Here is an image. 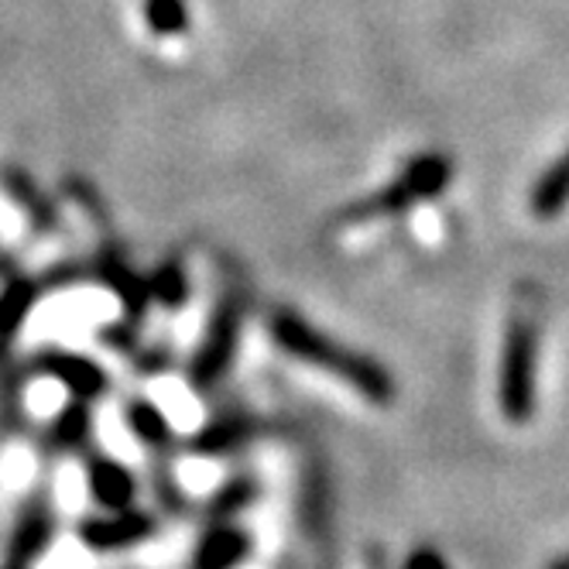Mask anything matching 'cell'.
<instances>
[{
  "mask_svg": "<svg viewBox=\"0 0 569 569\" xmlns=\"http://www.w3.org/2000/svg\"><path fill=\"white\" fill-rule=\"evenodd\" d=\"M87 487H90V498L103 511L134 508V498H138V480L120 457H103V460L90 463L87 467Z\"/></svg>",
  "mask_w": 569,
  "mask_h": 569,
  "instance_id": "52a82bcc",
  "label": "cell"
},
{
  "mask_svg": "<svg viewBox=\"0 0 569 569\" xmlns=\"http://www.w3.org/2000/svg\"><path fill=\"white\" fill-rule=\"evenodd\" d=\"M158 281H161V284H158V292H161V299H166V302L179 306V302L186 299V278L179 274V268H169Z\"/></svg>",
  "mask_w": 569,
  "mask_h": 569,
  "instance_id": "8fae6325",
  "label": "cell"
},
{
  "mask_svg": "<svg viewBox=\"0 0 569 569\" xmlns=\"http://www.w3.org/2000/svg\"><path fill=\"white\" fill-rule=\"evenodd\" d=\"M251 552V532L237 518H220L192 552V569H240Z\"/></svg>",
  "mask_w": 569,
  "mask_h": 569,
  "instance_id": "8992f818",
  "label": "cell"
},
{
  "mask_svg": "<svg viewBox=\"0 0 569 569\" xmlns=\"http://www.w3.org/2000/svg\"><path fill=\"white\" fill-rule=\"evenodd\" d=\"M405 569H446V562L439 559V552H432V549H419L412 559H409V566Z\"/></svg>",
  "mask_w": 569,
  "mask_h": 569,
  "instance_id": "7c38bea8",
  "label": "cell"
},
{
  "mask_svg": "<svg viewBox=\"0 0 569 569\" xmlns=\"http://www.w3.org/2000/svg\"><path fill=\"white\" fill-rule=\"evenodd\" d=\"M536 357H539V322L532 309H521L508 322L501 350V381L498 398L508 422L525 426L536 409Z\"/></svg>",
  "mask_w": 569,
  "mask_h": 569,
  "instance_id": "7a4b0ae2",
  "label": "cell"
},
{
  "mask_svg": "<svg viewBox=\"0 0 569 569\" xmlns=\"http://www.w3.org/2000/svg\"><path fill=\"white\" fill-rule=\"evenodd\" d=\"M569 207V148L539 176L532 189V213L539 220H552Z\"/></svg>",
  "mask_w": 569,
  "mask_h": 569,
  "instance_id": "ba28073f",
  "label": "cell"
},
{
  "mask_svg": "<svg viewBox=\"0 0 569 569\" xmlns=\"http://www.w3.org/2000/svg\"><path fill=\"white\" fill-rule=\"evenodd\" d=\"M240 316H243V302L237 296H227L213 316H210V327L202 333V343L192 357V368H189V381L196 388H210L213 381H220L233 360L237 350V337H240Z\"/></svg>",
  "mask_w": 569,
  "mask_h": 569,
  "instance_id": "3957f363",
  "label": "cell"
},
{
  "mask_svg": "<svg viewBox=\"0 0 569 569\" xmlns=\"http://www.w3.org/2000/svg\"><path fill=\"white\" fill-rule=\"evenodd\" d=\"M46 368L56 371V375L69 385V391H72L79 401L97 398V395L107 388V375L97 368V363H90V360H79V357H52V360H46Z\"/></svg>",
  "mask_w": 569,
  "mask_h": 569,
  "instance_id": "9c48e42d",
  "label": "cell"
},
{
  "mask_svg": "<svg viewBox=\"0 0 569 569\" xmlns=\"http://www.w3.org/2000/svg\"><path fill=\"white\" fill-rule=\"evenodd\" d=\"M546 569H569V556H559L556 562H549Z\"/></svg>",
  "mask_w": 569,
  "mask_h": 569,
  "instance_id": "4fadbf2b",
  "label": "cell"
},
{
  "mask_svg": "<svg viewBox=\"0 0 569 569\" xmlns=\"http://www.w3.org/2000/svg\"><path fill=\"white\" fill-rule=\"evenodd\" d=\"M268 333L284 357H292L296 363H302V368L322 378H333L337 385L353 391L360 401L375 405V409H385V405L395 401V381L381 363H375L371 357H363L357 350H347L343 343L330 337H322L306 319L278 309L268 319Z\"/></svg>",
  "mask_w": 569,
  "mask_h": 569,
  "instance_id": "6da1fadb",
  "label": "cell"
},
{
  "mask_svg": "<svg viewBox=\"0 0 569 569\" xmlns=\"http://www.w3.org/2000/svg\"><path fill=\"white\" fill-rule=\"evenodd\" d=\"M154 536V521L144 511H103L79 525V542L90 552H131Z\"/></svg>",
  "mask_w": 569,
  "mask_h": 569,
  "instance_id": "5b68a950",
  "label": "cell"
},
{
  "mask_svg": "<svg viewBox=\"0 0 569 569\" xmlns=\"http://www.w3.org/2000/svg\"><path fill=\"white\" fill-rule=\"evenodd\" d=\"M144 18L154 34H182L189 28V11L182 0H144Z\"/></svg>",
  "mask_w": 569,
  "mask_h": 569,
  "instance_id": "30bf717a",
  "label": "cell"
},
{
  "mask_svg": "<svg viewBox=\"0 0 569 569\" xmlns=\"http://www.w3.org/2000/svg\"><path fill=\"white\" fill-rule=\"evenodd\" d=\"M453 176V166L446 161L442 154H422L416 158L409 169H405L381 196H375L371 207H363L357 217H368V213H401L409 210L412 202L426 199V196H436L446 189Z\"/></svg>",
  "mask_w": 569,
  "mask_h": 569,
  "instance_id": "277c9868",
  "label": "cell"
}]
</instances>
